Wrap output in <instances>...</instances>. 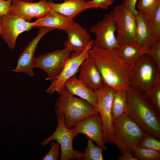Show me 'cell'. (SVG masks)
I'll list each match as a JSON object with an SVG mask.
<instances>
[{
	"label": "cell",
	"instance_id": "ac0fdd59",
	"mask_svg": "<svg viewBox=\"0 0 160 160\" xmlns=\"http://www.w3.org/2000/svg\"><path fill=\"white\" fill-rule=\"evenodd\" d=\"M78 79L87 87L95 91L105 84L94 61L89 57L81 64L79 70Z\"/></svg>",
	"mask_w": 160,
	"mask_h": 160
},
{
	"label": "cell",
	"instance_id": "f1b7e54d",
	"mask_svg": "<svg viewBox=\"0 0 160 160\" xmlns=\"http://www.w3.org/2000/svg\"><path fill=\"white\" fill-rule=\"evenodd\" d=\"M51 149L49 152L44 156L43 160H57L60 156V145L57 141L55 143L52 141L50 143Z\"/></svg>",
	"mask_w": 160,
	"mask_h": 160
},
{
	"label": "cell",
	"instance_id": "e575fe53",
	"mask_svg": "<svg viewBox=\"0 0 160 160\" xmlns=\"http://www.w3.org/2000/svg\"><path fill=\"white\" fill-rule=\"evenodd\" d=\"M118 160H138L135 157L133 156L132 153L130 152H126L123 154L121 156L119 157Z\"/></svg>",
	"mask_w": 160,
	"mask_h": 160
},
{
	"label": "cell",
	"instance_id": "7a4b0ae2",
	"mask_svg": "<svg viewBox=\"0 0 160 160\" xmlns=\"http://www.w3.org/2000/svg\"><path fill=\"white\" fill-rule=\"evenodd\" d=\"M126 94L127 114L146 132L160 140V115L141 92L129 87Z\"/></svg>",
	"mask_w": 160,
	"mask_h": 160
},
{
	"label": "cell",
	"instance_id": "277c9868",
	"mask_svg": "<svg viewBox=\"0 0 160 160\" xmlns=\"http://www.w3.org/2000/svg\"><path fill=\"white\" fill-rule=\"evenodd\" d=\"M129 83V87L143 93L160 84V70L151 56L145 53L131 65Z\"/></svg>",
	"mask_w": 160,
	"mask_h": 160
},
{
	"label": "cell",
	"instance_id": "7402d4cb",
	"mask_svg": "<svg viewBox=\"0 0 160 160\" xmlns=\"http://www.w3.org/2000/svg\"><path fill=\"white\" fill-rule=\"evenodd\" d=\"M116 51L121 58L131 65L147 52L137 43L119 45Z\"/></svg>",
	"mask_w": 160,
	"mask_h": 160
},
{
	"label": "cell",
	"instance_id": "d590c367",
	"mask_svg": "<svg viewBox=\"0 0 160 160\" xmlns=\"http://www.w3.org/2000/svg\"><path fill=\"white\" fill-rule=\"evenodd\" d=\"M23 1H32V0H23Z\"/></svg>",
	"mask_w": 160,
	"mask_h": 160
},
{
	"label": "cell",
	"instance_id": "d6986e66",
	"mask_svg": "<svg viewBox=\"0 0 160 160\" xmlns=\"http://www.w3.org/2000/svg\"><path fill=\"white\" fill-rule=\"evenodd\" d=\"M48 2L51 10L73 20L87 9V1L85 0H64L60 3L50 0Z\"/></svg>",
	"mask_w": 160,
	"mask_h": 160
},
{
	"label": "cell",
	"instance_id": "e0dca14e",
	"mask_svg": "<svg viewBox=\"0 0 160 160\" xmlns=\"http://www.w3.org/2000/svg\"><path fill=\"white\" fill-rule=\"evenodd\" d=\"M64 31L68 36L65 47L75 55L81 53L92 41L87 31L78 23L74 22Z\"/></svg>",
	"mask_w": 160,
	"mask_h": 160
},
{
	"label": "cell",
	"instance_id": "d6a6232c",
	"mask_svg": "<svg viewBox=\"0 0 160 160\" xmlns=\"http://www.w3.org/2000/svg\"><path fill=\"white\" fill-rule=\"evenodd\" d=\"M12 0H0V15L10 12Z\"/></svg>",
	"mask_w": 160,
	"mask_h": 160
},
{
	"label": "cell",
	"instance_id": "4316f807",
	"mask_svg": "<svg viewBox=\"0 0 160 160\" xmlns=\"http://www.w3.org/2000/svg\"><path fill=\"white\" fill-rule=\"evenodd\" d=\"M143 94L157 113L160 114V84L148 89Z\"/></svg>",
	"mask_w": 160,
	"mask_h": 160
},
{
	"label": "cell",
	"instance_id": "52a82bcc",
	"mask_svg": "<svg viewBox=\"0 0 160 160\" xmlns=\"http://www.w3.org/2000/svg\"><path fill=\"white\" fill-rule=\"evenodd\" d=\"M116 90L105 84L95 91L96 109L102 121L104 143H113V122L111 108Z\"/></svg>",
	"mask_w": 160,
	"mask_h": 160
},
{
	"label": "cell",
	"instance_id": "2e32d148",
	"mask_svg": "<svg viewBox=\"0 0 160 160\" xmlns=\"http://www.w3.org/2000/svg\"><path fill=\"white\" fill-rule=\"evenodd\" d=\"M55 29L53 28L45 27L39 28L36 36L26 45L23 51L20 55L17 66L15 68L12 69V71L23 73L30 77H33L34 75L33 61L37 45L46 34Z\"/></svg>",
	"mask_w": 160,
	"mask_h": 160
},
{
	"label": "cell",
	"instance_id": "ffe728a7",
	"mask_svg": "<svg viewBox=\"0 0 160 160\" xmlns=\"http://www.w3.org/2000/svg\"><path fill=\"white\" fill-rule=\"evenodd\" d=\"M64 87L72 95L77 96L86 100L96 108V98L95 91L86 85L75 75L65 81Z\"/></svg>",
	"mask_w": 160,
	"mask_h": 160
},
{
	"label": "cell",
	"instance_id": "cb8c5ba5",
	"mask_svg": "<svg viewBox=\"0 0 160 160\" xmlns=\"http://www.w3.org/2000/svg\"><path fill=\"white\" fill-rule=\"evenodd\" d=\"M135 157L140 160H159L160 152L137 146L132 149Z\"/></svg>",
	"mask_w": 160,
	"mask_h": 160
},
{
	"label": "cell",
	"instance_id": "603a6c76",
	"mask_svg": "<svg viewBox=\"0 0 160 160\" xmlns=\"http://www.w3.org/2000/svg\"><path fill=\"white\" fill-rule=\"evenodd\" d=\"M127 110L126 90H116L111 108V115L113 121L127 114Z\"/></svg>",
	"mask_w": 160,
	"mask_h": 160
},
{
	"label": "cell",
	"instance_id": "ba28073f",
	"mask_svg": "<svg viewBox=\"0 0 160 160\" xmlns=\"http://www.w3.org/2000/svg\"><path fill=\"white\" fill-rule=\"evenodd\" d=\"M119 45L137 43L135 15L122 4L116 6L113 11Z\"/></svg>",
	"mask_w": 160,
	"mask_h": 160
},
{
	"label": "cell",
	"instance_id": "4fadbf2b",
	"mask_svg": "<svg viewBox=\"0 0 160 160\" xmlns=\"http://www.w3.org/2000/svg\"><path fill=\"white\" fill-rule=\"evenodd\" d=\"M135 18L136 42L147 51L155 43L160 41V36L155 30L151 17L137 10Z\"/></svg>",
	"mask_w": 160,
	"mask_h": 160
},
{
	"label": "cell",
	"instance_id": "836d02e7",
	"mask_svg": "<svg viewBox=\"0 0 160 160\" xmlns=\"http://www.w3.org/2000/svg\"><path fill=\"white\" fill-rule=\"evenodd\" d=\"M137 1V0H124L121 4L131 11L135 15L137 12L135 7Z\"/></svg>",
	"mask_w": 160,
	"mask_h": 160
},
{
	"label": "cell",
	"instance_id": "7c38bea8",
	"mask_svg": "<svg viewBox=\"0 0 160 160\" xmlns=\"http://www.w3.org/2000/svg\"><path fill=\"white\" fill-rule=\"evenodd\" d=\"M93 40L87 46L80 54L76 55L72 52L67 63L59 75L51 81V84L46 90L49 95H52L55 92L59 94L64 87L65 81L74 75L79 70L83 62L89 57V51L93 47Z\"/></svg>",
	"mask_w": 160,
	"mask_h": 160
},
{
	"label": "cell",
	"instance_id": "484cf974",
	"mask_svg": "<svg viewBox=\"0 0 160 160\" xmlns=\"http://www.w3.org/2000/svg\"><path fill=\"white\" fill-rule=\"evenodd\" d=\"M103 149L101 147L96 146L92 140L89 139L87 145L84 150L83 154L85 160H103Z\"/></svg>",
	"mask_w": 160,
	"mask_h": 160
},
{
	"label": "cell",
	"instance_id": "f546056e",
	"mask_svg": "<svg viewBox=\"0 0 160 160\" xmlns=\"http://www.w3.org/2000/svg\"><path fill=\"white\" fill-rule=\"evenodd\" d=\"M115 0H92L87 1L88 9L100 8L107 9L114 2Z\"/></svg>",
	"mask_w": 160,
	"mask_h": 160
},
{
	"label": "cell",
	"instance_id": "5b68a950",
	"mask_svg": "<svg viewBox=\"0 0 160 160\" xmlns=\"http://www.w3.org/2000/svg\"><path fill=\"white\" fill-rule=\"evenodd\" d=\"M113 141L123 154L132 153V149L143 138L146 132L127 114L113 122Z\"/></svg>",
	"mask_w": 160,
	"mask_h": 160
},
{
	"label": "cell",
	"instance_id": "44dd1931",
	"mask_svg": "<svg viewBox=\"0 0 160 160\" xmlns=\"http://www.w3.org/2000/svg\"><path fill=\"white\" fill-rule=\"evenodd\" d=\"M34 22L35 28L45 27L64 31L74 21L50 10L45 16L36 18Z\"/></svg>",
	"mask_w": 160,
	"mask_h": 160
},
{
	"label": "cell",
	"instance_id": "d4e9b609",
	"mask_svg": "<svg viewBox=\"0 0 160 160\" xmlns=\"http://www.w3.org/2000/svg\"><path fill=\"white\" fill-rule=\"evenodd\" d=\"M137 10L152 18L160 7V0H139L136 4Z\"/></svg>",
	"mask_w": 160,
	"mask_h": 160
},
{
	"label": "cell",
	"instance_id": "1f68e13d",
	"mask_svg": "<svg viewBox=\"0 0 160 160\" xmlns=\"http://www.w3.org/2000/svg\"><path fill=\"white\" fill-rule=\"evenodd\" d=\"M153 23L157 34L160 36V7L152 18Z\"/></svg>",
	"mask_w": 160,
	"mask_h": 160
},
{
	"label": "cell",
	"instance_id": "5bb4252c",
	"mask_svg": "<svg viewBox=\"0 0 160 160\" xmlns=\"http://www.w3.org/2000/svg\"><path fill=\"white\" fill-rule=\"evenodd\" d=\"M72 128L77 135L84 134L103 150H107L104 141L103 123L99 113L89 116L77 123Z\"/></svg>",
	"mask_w": 160,
	"mask_h": 160
},
{
	"label": "cell",
	"instance_id": "6da1fadb",
	"mask_svg": "<svg viewBox=\"0 0 160 160\" xmlns=\"http://www.w3.org/2000/svg\"><path fill=\"white\" fill-rule=\"evenodd\" d=\"M89 57L94 61L105 84L115 90H127L129 87V78L131 65L118 56L116 49L93 46L89 50Z\"/></svg>",
	"mask_w": 160,
	"mask_h": 160
},
{
	"label": "cell",
	"instance_id": "9c48e42d",
	"mask_svg": "<svg viewBox=\"0 0 160 160\" xmlns=\"http://www.w3.org/2000/svg\"><path fill=\"white\" fill-rule=\"evenodd\" d=\"M72 52L65 47L57 49L34 58V68H40L44 71L48 77L46 79L51 81L60 74L69 58Z\"/></svg>",
	"mask_w": 160,
	"mask_h": 160
},
{
	"label": "cell",
	"instance_id": "9a60e30c",
	"mask_svg": "<svg viewBox=\"0 0 160 160\" xmlns=\"http://www.w3.org/2000/svg\"><path fill=\"white\" fill-rule=\"evenodd\" d=\"M50 10L47 0H40L35 2L12 0L10 12L25 21L30 22L34 18L43 17Z\"/></svg>",
	"mask_w": 160,
	"mask_h": 160
},
{
	"label": "cell",
	"instance_id": "8992f818",
	"mask_svg": "<svg viewBox=\"0 0 160 160\" xmlns=\"http://www.w3.org/2000/svg\"><path fill=\"white\" fill-rule=\"evenodd\" d=\"M63 115L57 116L58 124L54 133L41 143L44 146L47 145L51 141L56 140L60 144L61 148L60 160L74 159L84 160V155L81 151L74 150L73 146L74 138L78 135L74 129L67 128L64 121Z\"/></svg>",
	"mask_w": 160,
	"mask_h": 160
},
{
	"label": "cell",
	"instance_id": "4dcf8cb0",
	"mask_svg": "<svg viewBox=\"0 0 160 160\" xmlns=\"http://www.w3.org/2000/svg\"><path fill=\"white\" fill-rule=\"evenodd\" d=\"M146 53L153 59L160 70V41L153 44Z\"/></svg>",
	"mask_w": 160,
	"mask_h": 160
},
{
	"label": "cell",
	"instance_id": "83f0119b",
	"mask_svg": "<svg viewBox=\"0 0 160 160\" xmlns=\"http://www.w3.org/2000/svg\"><path fill=\"white\" fill-rule=\"evenodd\" d=\"M137 146L160 152V141L151 134L146 133Z\"/></svg>",
	"mask_w": 160,
	"mask_h": 160
},
{
	"label": "cell",
	"instance_id": "3957f363",
	"mask_svg": "<svg viewBox=\"0 0 160 160\" xmlns=\"http://www.w3.org/2000/svg\"><path fill=\"white\" fill-rule=\"evenodd\" d=\"M57 116L64 117L66 127L72 128L79 121L89 116L98 113L96 108L86 100L71 95L64 87L55 104Z\"/></svg>",
	"mask_w": 160,
	"mask_h": 160
},
{
	"label": "cell",
	"instance_id": "30bf717a",
	"mask_svg": "<svg viewBox=\"0 0 160 160\" xmlns=\"http://www.w3.org/2000/svg\"><path fill=\"white\" fill-rule=\"evenodd\" d=\"M35 25V22L26 21L10 12L0 15V36L10 49H13L19 35L29 31Z\"/></svg>",
	"mask_w": 160,
	"mask_h": 160
},
{
	"label": "cell",
	"instance_id": "8fae6325",
	"mask_svg": "<svg viewBox=\"0 0 160 160\" xmlns=\"http://www.w3.org/2000/svg\"><path fill=\"white\" fill-rule=\"evenodd\" d=\"M116 29L112 11L90 28V31L96 36L93 46L99 49H116L119 46L115 35Z\"/></svg>",
	"mask_w": 160,
	"mask_h": 160
}]
</instances>
